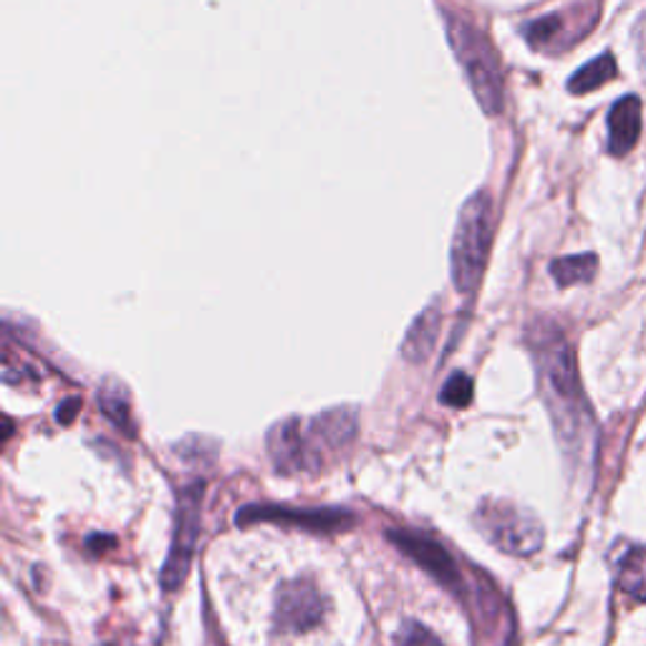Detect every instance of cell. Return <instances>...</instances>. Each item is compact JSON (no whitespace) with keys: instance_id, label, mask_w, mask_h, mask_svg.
<instances>
[{"instance_id":"obj_2","label":"cell","mask_w":646,"mask_h":646,"mask_svg":"<svg viewBox=\"0 0 646 646\" xmlns=\"http://www.w3.org/2000/svg\"><path fill=\"white\" fill-rule=\"evenodd\" d=\"M493 240V202L487 192H477L460 210L452 238V283L463 295H473L483 281L487 251Z\"/></svg>"},{"instance_id":"obj_3","label":"cell","mask_w":646,"mask_h":646,"mask_svg":"<svg viewBox=\"0 0 646 646\" xmlns=\"http://www.w3.org/2000/svg\"><path fill=\"white\" fill-rule=\"evenodd\" d=\"M447 36L455 57L463 67L470 81V89L475 91L480 107L487 114H497L503 109L505 89H503V71L491 41L480 33L467 18L447 16Z\"/></svg>"},{"instance_id":"obj_4","label":"cell","mask_w":646,"mask_h":646,"mask_svg":"<svg viewBox=\"0 0 646 646\" xmlns=\"http://www.w3.org/2000/svg\"><path fill=\"white\" fill-rule=\"evenodd\" d=\"M475 525L495 548L507 556H533L543 546V525L533 513L507 501H485L477 507Z\"/></svg>"},{"instance_id":"obj_9","label":"cell","mask_w":646,"mask_h":646,"mask_svg":"<svg viewBox=\"0 0 646 646\" xmlns=\"http://www.w3.org/2000/svg\"><path fill=\"white\" fill-rule=\"evenodd\" d=\"M396 548H400L404 556H410L420 568L427 571L430 576H435L440 584H445L447 588L460 591V568L455 558L450 556V551L442 546L440 541L430 538V535L417 533V531H407V528H392L386 533Z\"/></svg>"},{"instance_id":"obj_22","label":"cell","mask_w":646,"mask_h":646,"mask_svg":"<svg viewBox=\"0 0 646 646\" xmlns=\"http://www.w3.org/2000/svg\"><path fill=\"white\" fill-rule=\"evenodd\" d=\"M77 407H79V402H77V400H71L67 410H61V407H59V422H71V417H73L71 412L77 410Z\"/></svg>"},{"instance_id":"obj_15","label":"cell","mask_w":646,"mask_h":646,"mask_svg":"<svg viewBox=\"0 0 646 646\" xmlns=\"http://www.w3.org/2000/svg\"><path fill=\"white\" fill-rule=\"evenodd\" d=\"M618 586L636 602H646V546H636L618 563Z\"/></svg>"},{"instance_id":"obj_7","label":"cell","mask_w":646,"mask_h":646,"mask_svg":"<svg viewBox=\"0 0 646 646\" xmlns=\"http://www.w3.org/2000/svg\"><path fill=\"white\" fill-rule=\"evenodd\" d=\"M598 18V3H584L574 6L568 11L543 16L538 21H533L525 29V39L533 49L546 51V53H561L578 43L584 36L591 33Z\"/></svg>"},{"instance_id":"obj_6","label":"cell","mask_w":646,"mask_h":646,"mask_svg":"<svg viewBox=\"0 0 646 646\" xmlns=\"http://www.w3.org/2000/svg\"><path fill=\"white\" fill-rule=\"evenodd\" d=\"M313 442H321V437L316 435L311 422L303 424L299 417H291L275 424L268 432V452H271L275 470L281 475L316 473L321 467L323 452L313 447Z\"/></svg>"},{"instance_id":"obj_12","label":"cell","mask_w":646,"mask_h":646,"mask_svg":"<svg viewBox=\"0 0 646 646\" xmlns=\"http://www.w3.org/2000/svg\"><path fill=\"white\" fill-rule=\"evenodd\" d=\"M442 329V313L437 303H432L430 309H424L407 331V336L402 341V354L410 359V362H424L430 356L432 346L437 344Z\"/></svg>"},{"instance_id":"obj_10","label":"cell","mask_w":646,"mask_h":646,"mask_svg":"<svg viewBox=\"0 0 646 646\" xmlns=\"http://www.w3.org/2000/svg\"><path fill=\"white\" fill-rule=\"evenodd\" d=\"M323 596L306 578H295L281 588L275 598V624L285 634H303L321 624Z\"/></svg>"},{"instance_id":"obj_1","label":"cell","mask_w":646,"mask_h":646,"mask_svg":"<svg viewBox=\"0 0 646 646\" xmlns=\"http://www.w3.org/2000/svg\"><path fill=\"white\" fill-rule=\"evenodd\" d=\"M528 341L553 422H556L561 437L576 440L588 422V414L568 341L563 339V331L548 321L533 323Z\"/></svg>"},{"instance_id":"obj_17","label":"cell","mask_w":646,"mask_h":646,"mask_svg":"<svg viewBox=\"0 0 646 646\" xmlns=\"http://www.w3.org/2000/svg\"><path fill=\"white\" fill-rule=\"evenodd\" d=\"M99 404H101V410L107 412V417L117 424V427H122L127 432H134L132 417H129V400H127V394H124L122 386L107 384L104 390L99 392Z\"/></svg>"},{"instance_id":"obj_8","label":"cell","mask_w":646,"mask_h":646,"mask_svg":"<svg viewBox=\"0 0 646 646\" xmlns=\"http://www.w3.org/2000/svg\"><path fill=\"white\" fill-rule=\"evenodd\" d=\"M283 523V525H301L306 531L316 533H334L352 525V513L341 511V507H289V505H245L238 511V523Z\"/></svg>"},{"instance_id":"obj_19","label":"cell","mask_w":646,"mask_h":646,"mask_svg":"<svg viewBox=\"0 0 646 646\" xmlns=\"http://www.w3.org/2000/svg\"><path fill=\"white\" fill-rule=\"evenodd\" d=\"M396 646H442V642L427 626H422L420 622H407L402 626Z\"/></svg>"},{"instance_id":"obj_13","label":"cell","mask_w":646,"mask_h":646,"mask_svg":"<svg viewBox=\"0 0 646 646\" xmlns=\"http://www.w3.org/2000/svg\"><path fill=\"white\" fill-rule=\"evenodd\" d=\"M311 424L319 432L323 445L329 450H339L354 440L359 430V414L356 407H336L319 414L316 420H311Z\"/></svg>"},{"instance_id":"obj_11","label":"cell","mask_w":646,"mask_h":646,"mask_svg":"<svg viewBox=\"0 0 646 646\" xmlns=\"http://www.w3.org/2000/svg\"><path fill=\"white\" fill-rule=\"evenodd\" d=\"M642 134V101L639 97H624L608 112V152L626 157Z\"/></svg>"},{"instance_id":"obj_5","label":"cell","mask_w":646,"mask_h":646,"mask_svg":"<svg viewBox=\"0 0 646 646\" xmlns=\"http://www.w3.org/2000/svg\"><path fill=\"white\" fill-rule=\"evenodd\" d=\"M202 501H205V483L198 480V483L182 487V493L178 497V518H174L170 556L164 561L162 568V586L168 591L182 586V581L190 571L192 556H195L198 535L202 525Z\"/></svg>"},{"instance_id":"obj_16","label":"cell","mask_w":646,"mask_h":646,"mask_svg":"<svg viewBox=\"0 0 646 646\" xmlns=\"http://www.w3.org/2000/svg\"><path fill=\"white\" fill-rule=\"evenodd\" d=\"M596 271H598V258L594 253L558 258V261H553L551 265L553 279H556V283L563 285V289H566V285L594 281Z\"/></svg>"},{"instance_id":"obj_21","label":"cell","mask_w":646,"mask_h":646,"mask_svg":"<svg viewBox=\"0 0 646 646\" xmlns=\"http://www.w3.org/2000/svg\"><path fill=\"white\" fill-rule=\"evenodd\" d=\"M87 546H89L91 551H99V548L104 551L107 546H114V538H91V541L87 543Z\"/></svg>"},{"instance_id":"obj_20","label":"cell","mask_w":646,"mask_h":646,"mask_svg":"<svg viewBox=\"0 0 646 646\" xmlns=\"http://www.w3.org/2000/svg\"><path fill=\"white\" fill-rule=\"evenodd\" d=\"M634 46H636V53H639L642 69L646 73V13L639 18V23H636V29H634Z\"/></svg>"},{"instance_id":"obj_18","label":"cell","mask_w":646,"mask_h":646,"mask_svg":"<svg viewBox=\"0 0 646 646\" xmlns=\"http://www.w3.org/2000/svg\"><path fill=\"white\" fill-rule=\"evenodd\" d=\"M442 402L455 410L467 407V404L473 402V380H470L465 372L452 374L445 386H442Z\"/></svg>"},{"instance_id":"obj_14","label":"cell","mask_w":646,"mask_h":646,"mask_svg":"<svg viewBox=\"0 0 646 646\" xmlns=\"http://www.w3.org/2000/svg\"><path fill=\"white\" fill-rule=\"evenodd\" d=\"M616 73H618V67H616L614 57L612 53H604V57L588 61L584 69H578L574 77H571L568 89L574 91V94H588V91L608 84V81H612Z\"/></svg>"}]
</instances>
